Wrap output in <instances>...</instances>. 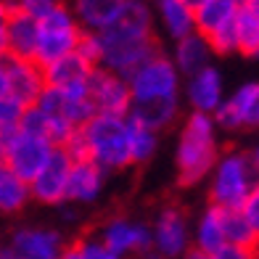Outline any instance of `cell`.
Here are the masks:
<instances>
[{"label": "cell", "instance_id": "6da1fadb", "mask_svg": "<svg viewBox=\"0 0 259 259\" xmlns=\"http://www.w3.org/2000/svg\"><path fill=\"white\" fill-rule=\"evenodd\" d=\"M220 159V138L211 116L191 111L178 133L175 146V169L183 188H193L209 178Z\"/></svg>", "mask_w": 259, "mask_h": 259}, {"label": "cell", "instance_id": "7a4b0ae2", "mask_svg": "<svg viewBox=\"0 0 259 259\" xmlns=\"http://www.w3.org/2000/svg\"><path fill=\"white\" fill-rule=\"evenodd\" d=\"M209 204L217 209H238L256 188V154L228 151L220 154L209 172Z\"/></svg>", "mask_w": 259, "mask_h": 259}, {"label": "cell", "instance_id": "3957f363", "mask_svg": "<svg viewBox=\"0 0 259 259\" xmlns=\"http://www.w3.org/2000/svg\"><path fill=\"white\" fill-rule=\"evenodd\" d=\"M79 130H82V138H85V146H88V161L101 167L106 175L133 167L130 164L127 116L96 114Z\"/></svg>", "mask_w": 259, "mask_h": 259}, {"label": "cell", "instance_id": "277c9868", "mask_svg": "<svg viewBox=\"0 0 259 259\" xmlns=\"http://www.w3.org/2000/svg\"><path fill=\"white\" fill-rule=\"evenodd\" d=\"M79 24L72 14V8L58 3L51 14L37 19V48H34V64L48 66L58 58L74 53V45L79 40Z\"/></svg>", "mask_w": 259, "mask_h": 259}, {"label": "cell", "instance_id": "5b68a950", "mask_svg": "<svg viewBox=\"0 0 259 259\" xmlns=\"http://www.w3.org/2000/svg\"><path fill=\"white\" fill-rule=\"evenodd\" d=\"M53 151L56 146H51L48 140L24 135L19 133V127L0 130V164L24 183H29L48 164Z\"/></svg>", "mask_w": 259, "mask_h": 259}, {"label": "cell", "instance_id": "8992f818", "mask_svg": "<svg viewBox=\"0 0 259 259\" xmlns=\"http://www.w3.org/2000/svg\"><path fill=\"white\" fill-rule=\"evenodd\" d=\"M130 98L133 103H148V101H175L180 98L183 77L178 74L169 56L156 53L148 58L143 66H138L133 74L127 77Z\"/></svg>", "mask_w": 259, "mask_h": 259}, {"label": "cell", "instance_id": "52a82bcc", "mask_svg": "<svg viewBox=\"0 0 259 259\" xmlns=\"http://www.w3.org/2000/svg\"><path fill=\"white\" fill-rule=\"evenodd\" d=\"M98 238L116 259L143 256L148 251H154V238H151L148 222H138V220H130L122 214L106 220L98 230Z\"/></svg>", "mask_w": 259, "mask_h": 259}, {"label": "cell", "instance_id": "ba28073f", "mask_svg": "<svg viewBox=\"0 0 259 259\" xmlns=\"http://www.w3.org/2000/svg\"><path fill=\"white\" fill-rule=\"evenodd\" d=\"M211 122L217 130L225 133H238V130H254L259 124V85L256 82H243L235 93L225 96L214 114Z\"/></svg>", "mask_w": 259, "mask_h": 259}, {"label": "cell", "instance_id": "9c48e42d", "mask_svg": "<svg viewBox=\"0 0 259 259\" xmlns=\"http://www.w3.org/2000/svg\"><path fill=\"white\" fill-rule=\"evenodd\" d=\"M151 238H154L156 254L167 259H180L191 251V220L180 206H164L151 222Z\"/></svg>", "mask_w": 259, "mask_h": 259}, {"label": "cell", "instance_id": "30bf717a", "mask_svg": "<svg viewBox=\"0 0 259 259\" xmlns=\"http://www.w3.org/2000/svg\"><path fill=\"white\" fill-rule=\"evenodd\" d=\"M103 42V56H101V69L114 72L119 77H130L138 66H143L148 58H154L156 53H161L156 37L148 40H119V37H106L101 34Z\"/></svg>", "mask_w": 259, "mask_h": 259}, {"label": "cell", "instance_id": "8fae6325", "mask_svg": "<svg viewBox=\"0 0 259 259\" xmlns=\"http://www.w3.org/2000/svg\"><path fill=\"white\" fill-rule=\"evenodd\" d=\"M85 88H88V101H90V106H93V111H96V114L127 116L133 98H130V88H127L124 77L96 66L90 72Z\"/></svg>", "mask_w": 259, "mask_h": 259}, {"label": "cell", "instance_id": "7c38bea8", "mask_svg": "<svg viewBox=\"0 0 259 259\" xmlns=\"http://www.w3.org/2000/svg\"><path fill=\"white\" fill-rule=\"evenodd\" d=\"M66 238L61 230L45 225H24L11 235L8 251L14 259H61Z\"/></svg>", "mask_w": 259, "mask_h": 259}, {"label": "cell", "instance_id": "4fadbf2b", "mask_svg": "<svg viewBox=\"0 0 259 259\" xmlns=\"http://www.w3.org/2000/svg\"><path fill=\"white\" fill-rule=\"evenodd\" d=\"M69 169H72V159H69L61 148H56L48 159V164L29 180L32 201L45 204V206H61L64 198H66Z\"/></svg>", "mask_w": 259, "mask_h": 259}, {"label": "cell", "instance_id": "5bb4252c", "mask_svg": "<svg viewBox=\"0 0 259 259\" xmlns=\"http://www.w3.org/2000/svg\"><path fill=\"white\" fill-rule=\"evenodd\" d=\"M180 93H185V101L191 106V111L211 116L217 106L225 101V79H222V72L214 64H209L201 72L185 77Z\"/></svg>", "mask_w": 259, "mask_h": 259}, {"label": "cell", "instance_id": "9a60e30c", "mask_svg": "<svg viewBox=\"0 0 259 259\" xmlns=\"http://www.w3.org/2000/svg\"><path fill=\"white\" fill-rule=\"evenodd\" d=\"M3 61H6V74H8V96L27 109L45 90L42 66L29 61V58H8L6 56Z\"/></svg>", "mask_w": 259, "mask_h": 259}, {"label": "cell", "instance_id": "2e32d148", "mask_svg": "<svg viewBox=\"0 0 259 259\" xmlns=\"http://www.w3.org/2000/svg\"><path fill=\"white\" fill-rule=\"evenodd\" d=\"M106 37H119V40H148L154 37V11L148 0H124L119 16L114 24L101 32Z\"/></svg>", "mask_w": 259, "mask_h": 259}, {"label": "cell", "instance_id": "e0dca14e", "mask_svg": "<svg viewBox=\"0 0 259 259\" xmlns=\"http://www.w3.org/2000/svg\"><path fill=\"white\" fill-rule=\"evenodd\" d=\"M106 185V172L101 167H96L93 161H72L69 169V180H66V198L64 204L72 206H85L98 201Z\"/></svg>", "mask_w": 259, "mask_h": 259}, {"label": "cell", "instance_id": "ac0fdd59", "mask_svg": "<svg viewBox=\"0 0 259 259\" xmlns=\"http://www.w3.org/2000/svg\"><path fill=\"white\" fill-rule=\"evenodd\" d=\"M37 48V19H32L21 11H11L6 24V56L8 58H34Z\"/></svg>", "mask_w": 259, "mask_h": 259}, {"label": "cell", "instance_id": "d6986e66", "mask_svg": "<svg viewBox=\"0 0 259 259\" xmlns=\"http://www.w3.org/2000/svg\"><path fill=\"white\" fill-rule=\"evenodd\" d=\"M124 0H74L72 14L82 32H106L119 16Z\"/></svg>", "mask_w": 259, "mask_h": 259}, {"label": "cell", "instance_id": "ffe728a7", "mask_svg": "<svg viewBox=\"0 0 259 259\" xmlns=\"http://www.w3.org/2000/svg\"><path fill=\"white\" fill-rule=\"evenodd\" d=\"M169 61L175 64L180 77H191L196 72H201L204 66L211 64V51H209L206 37H201L198 32H191L185 37L175 40V51Z\"/></svg>", "mask_w": 259, "mask_h": 259}, {"label": "cell", "instance_id": "44dd1931", "mask_svg": "<svg viewBox=\"0 0 259 259\" xmlns=\"http://www.w3.org/2000/svg\"><path fill=\"white\" fill-rule=\"evenodd\" d=\"M178 114H180V98H175V101L130 103V111H127V116L133 122L143 124L148 130H154V133H159V135L178 122Z\"/></svg>", "mask_w": 259, "mask_h": 259}, {"label": "cell", "instance_id": "7402d4cb", "mask_svg": "<svg viewBox=\"0 0 259 259\" xmlns=\"http://www.w3.org/2000/svg\"><path fill=\"white\" fill-rule=\"evenodd\" d=\"M93 72V66L85 64L77 53H69L58 61L42 66V77H45V88H56V90H66L74 85H85L88 77Z\"/></svg>", "mask_w": 259, "mask_h": 259}, {"label": "cell", "instance_id": "603a6c76", "mask_svg": "<svg viewBox=\"0 0 259 259\" xmlns=\"http://www.w3.org/2000/svg\"><path fill=\"white\" fill-rule=\"evenodd\" d=\"M220 246H225V233H222V209L217 206H206L198 214L196 225L191 228V249L201 251V254H214Z\"/></svg>", "mask_w": 259, "mask_h": 259}, {"label": "cell", "instance_id": "cb8c5ba5", "mask_svg": "<svg viewBox=\"0 0 259 259\" xmlns=\"http://www.w3.org/2000/svg\"><path fill=\"white\" fill-rule=\"evenodd\" d=\"M233 24H235L238 53L246 58H254L259 53V0H241Z\"/></svg>", "mask_w": 259, "mask_h": 259}, {"label": "cell", "instance_id": "d4e9b609", "mask_svg": "<svg viewBox=\"0 0 259 259\" xmlns=\"http://www.w3.org/2000/svg\"><path fill=\"white\" fill-rule=\"evenodd\" d=\"M151 11H156V19L161 21V29L167 32L169 40H180L185 34L196 32L193 11L183 0H154V8Z\"/></svg>", "mask_w": 259, "mask_h": 259}, {"label": "cell", "instance_id": "484cf974", "mask_svg": "<svg viewBox=\"0 0 259 259\" xmlns=\"http://www.w3.org/2000/svg\"><path fill=\"white\" fill-rule=\"evenodd\" d=\"M241 0H204L201 6L193 11V27L201 37H209L214 29L233 21L235 11H238Z\"/></svg>", "mask_w": 259, "mask_h": 259}, {"label": "cell", "instance_id": "4316f807", "mask_svg": "<svg viewBox=\"0 0 259 259\" xmlns=\"http://www.w3.org/2000/svg\"><path fill=\"white\" fill-rule=\"evenodd\" d=\"M29 201H32L29 183L16 178L14 172H8L0 164V211L3 214H19V211L27 209Z\"/></svg>", "mask_w": 259, "mask_h": 259}, {"label": "cell", "instance_id": "83f0119b", "mask_svg": "<svg viewBox=\"0 0 259 259\" xmlns=\"http://www.w3.org/2000/svg\"><path fill=\"white\" fill-rule=\"evenodd\" d=\"M127 138H130V164H133V167L148 164L151 159L156 156V151H159V133L133 122L127 116Z\"/></svg>", "mask_w": 259, "mask_h": 259}, {"label": "cell", "instance_id": "f1b7e54d", "mask_svg": "<svg viewBox=\"0 0 259 259\" xmlns=\"http://www.w3.org/2000/svg\"><path fill=\"white\" fill-rule=\"evenodd\" d=\"M222 233H225V243L241 246V249H256L259 230L251 228L243 220L238 209H222Z\"/></svg>", "mask_w": 259, "mask_h": 259}, {"label": "cell", "instance_id": "f546056e", "mask_svg": "<svg viewBox=\"0 0 259 259\" xmlns=\"http://www.w3.org/2000/svg\"><path fill=\"white\" fill-rule=\"evenodd\" d=\"M74 53L82 58L85 64H90L93 69L101 66V56H103V42L98 32H79V40L74 45Z\"/></svg>", "mask_w": 259, "mask_h": 259}, {"label": "cell", "instance_id": "4dcf8cb0", "mask_svg": "<svg viewBox=\"0 0 259 259\" xmlns=\"http://www.w3.org/2000/svg\"><path fill=\"white\" fill-rule=\"evenodd\" d=\"M74 249H77L79 259H116L103 246V241L98 238V235H82V238L74 243Z\"/></svg>", "mask_w": 259, "mask_h": 259}, {"label": "cell", "instance_id": "1f68e13d", "mask_svg": "<svg viewBox=\"0 0 259 259\" xmlns=\"http://www.w3.org/2000/svg\"><path fill=\"white\" fill-rule=\"evenodd\" d=\"M11 3H14V8L21 11V14H27L32 19H42L45 14H51L61 0H11Z\"/></svg>", "mask_w": 259, "mask_h": 259}, {"label": "cell", "instance_id": "d6a6232c", "mask_svg": "<svg viewBox=\"0 0 259 259\" xmlns=\"http://www.w3.org/2000/svg\"><path fill=\"white\" fill-rule=\"evenodd\" d=\"M21 111H24V106L14 98H3L0 101V130L3 127H19V119H21Z\"/></svg>", "mask_w": 259, "mask_h": 259}, {"label": "cell", "instance_id": "836d02e7", "mask_svg": "<svg viewBox=\"0 0 259 259\" xmlns=\"http://www.w3.org/2000/svg\"><path fill=\"white\" fill-rule=\"evenodd\" d=\"M209 259H256V249H241V246H220L214 254H209Z\"/></svg>", "mask_w": 259, "mask_h": 259}, {"label": "cell", "instance_id": "e575fe53", "mask_svg": "<svg viewBox=\"0 0 259 259\" xmlns=\"http://www.w3.org/2000/svg\"><path fill=\"white\" fill-rule=\"evenodd\" d=\"M238 211L243 214V220L249 222L251 228H256V230H259V191H254L249 198H246V201L238 206Z\"/></svg>", "mask_w": 259, "mask_h": 259}, {"label": "cell", "instance_id": "d590c367", "mask_svg": "<svg viewBox=\"0 0 259 259\" xmlns=\"http://www.w3.org/2000/svg\"><path fill=\"white\" fill-rule=\"evenodd\" d=\"M11 11H14V3L0 0V58H6V24H8Z\"/></svg>", "mask_w": 259, "mask_h": 259}, {"label": "cell", "instance_id": "8d00e7d4", "mask_svg": "<svg viewBox=\"0 0 259 259\" xmlns=\"http://www.w3.org/2000/svg\"><path fill=\"white\" fill-rule=\"evenodd\" d=\"M8 98V74H6V61L0 58V101Z\"/></svg>", "mask_w": 259, "mask_h": 259}, {"label": "cell", "instance_id": "74e56055", "mask_svg": "<svg viewBox=\"0 0 259 259\" xmlns=\"http://www.w3.org/2000/svg\"><path fill=\"white\" fill-rule=\"evenodd\" d=\"M61 259H79V254H77V249H74V243H66V249H64Z\"/></svg>", "mask_w": 259, "mask_h": 259}, {"label": "cell", "instance_id": "f35d334b", "mask_svg": "<svg viewBox=\"0 0 259 259\" xmlns=\"http://www.w3.org/2000/svg\"><path fill=\"white\" fill-rule=\"evenodd\" d=\"M180 259H209V256H206V254H201V251H196V249H191L188 254H183Z\"/></svg>", "mask_w": 259, "mask_h": 259}, {"label": "cell", "instance_id": "ab89813d", "mask_svg": "<svg viewBox=\"0 0 259 259\" xmlns=\"http://www.w3.org/2000/svg\"><path fill=\"white\" fill-rule=\"evenodd\" d=\"M183 3H185L188 8H191V11H196L198 6H201V3H204V0H183Z\"/></svg>", "mask_w": 259, "mask_h": 259}, {"label": "cell", "instance_id": "60d3db41", "mask_svg": "<svg viewBox=\"0 0 259 259\" xmlns=\"http://www.w3.org/2000/svg\"><path fill=\"white\" fill-rule=\"evenodd\" d=\"M140 259H167V256H161V254H156V251H148V254H143Z\"/></svg>", "mask_w": 259, "mask_h": 259}, {"label": "cell", "instance_id": "b9f144b4", "mask_svg": "<svg viewBox=\"0 0 259 259\" xmlns=\"http://www.w3.org/2000/svg\"><path fill=\"white\" fill-rule=\"evenodd\" d=\"M0 259H14V256H11V251H8V246H3V249H0Z\"/></svg>", "mask_w": 259, "mask_h": 259}, {"label": "cell", "instance_id": "7bdbcfd3", "mask_svg": "<svg viewBox=\"0 0 259 259\" xmlns=\"http://www.w3.org/2000/svg\"><path fill=\"white\" fill-rule=\"evenodd\" d=\"M127 259H140V256H127Z\"/></svg>", "mask_w": 259, "mask_h": 259}]
</instances>
